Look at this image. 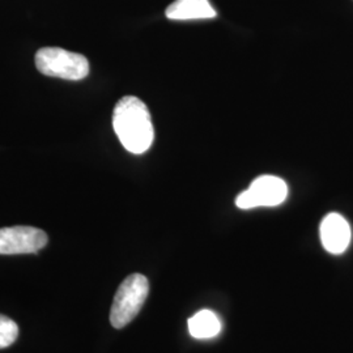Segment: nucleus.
Returning <instances> with one entry per match:
<instances>
[{
  "label": "nucleus",
  "mask_w": 353,
  "mask_h": 353,
  "mask_svg": "<svg viewBox=\"0 0 353 353\" xmlns=\"http://www.w3.org/2000/svg\"><path fill=\"white\" fill-rule=\"evenodd\" d=\"M150 293L145 276L132 274L122 281L114 296L110 310V323L114 328H123L139 314Z\"/></svg>",
  "instance_id": "nucleus-2"
},
{
  "label": "nucleus",
  "mask_w": 353,
  "mask_h": 353,
  "mask_svg": "<svg viewBox=\"0 0 353 353\" xmlns=\"http://www.w3.org/2000/svg\"><path fill=\"white\" fill-rule=\"evenodd\" d=\"M115 135L130 153L148 151L154 139V128L147 105L135 96H126L115 105L113 112Z\"/></svg>",
  "instance_id": "nucleus-1"
},
{
  "label": "nucleus",
  "mask_w": 353,
  "mask_h": 353,
  "mask_svg": "<svg viewBox=\"0 0 353 353\" xmlns=\"http://www.w3.org/2000/svg\"><path fill=\"white\" fill-rule=\"evenodd\" d=\"M321 241L326 252L334 255L343 254L351 242V227L348 221L339 214H328L319 228Z\"/></svg>",
  "instance_id": "nucleus-6"
},
{
  "label": "nucleus",
  "mask_w": 353,
  "mask_h": 353,
  "mask_svg": "<svg viewBox=\"0 0 353 353\" xmlns=\"http://www.w3.org/2000/svg\"><path fill=\"white\" fill-rule=\"evenodd\" d=\"M36 67L43 75L63 80H83L89 75L88 59L61 48H42L36 54Z\"/></svg>",
  "instance_id": "nucleus-3"
},
{
  "label": "nucleus",
  "mask_w": 353,
  "mask_h": 353,
  "mask_svg": "<svg viewBox=\"0 0 353 353\" xmlns=\"http://www.w3.org/2000/svg\"><path fill=\"white\" fill-rule=\"evenodd\" d=\"M287 183L275 176L255 178L249 189L242 191L236 198V205L241 210H252L256 207H275L287 199Z\"/></svg>",
  "instance_id": "nucleus-4"
},
{
  "label": "nucleus",
  "mask_w": 353,
  "mask_h": 353,
  "mask_svg": "<svg viewBox=\"0 0 353 353\" xmlns=\"http://www.w3.org/2000/svg\"><path fill=\"white\" fill-rule=\"evenodd\" d=\"M221 330L219 316L211 310H201L189 319L190 335L195 339H210Z\"/></svg>",
  "instance_id": "nucleus-8"
},
{
  "label": "nucleus",
  "mask_w": 353,
  "mask_h": 353,
  "mask_svg": "<svg viewBox=\"0 0 353 353\" xmlns=\"http://www.w3.org/2000/svg\"><path fill=\"white\" fill-rule=\"evenodd\" d=\"M19 336L17 323L8 316L0 314V350L12 345Z\"/></svg>",
  "instance_id": "nucleus-9"
},
{
  "label": "nucleus",
  "mask_w": 353,
  "mask_h": 353,
  "mask_svg": "<svg viewBox=\"0 0 353 353\" xmlns=\"http://www.w3.org/2000/svg\"><path fill=\"white\" fill-rule=\"evenodd\" d=\"M170 20H208L216 17V11L210 0H176L165 11Z\"/></svg>",
  "instance_id": "nucleus-7"
},
{
  "label": "nucleus",
  "mask_w": 353,
  "mask_h": 353,
  "mask_svg": "<svg viewBox=\"0 0 353 353\" xmlns=\"http://www.w3.org/2000/svg\"><path fill=\"white\" fill-rule=\"evenodd\" d=\"M48 234L34 227L1 228L0 229V255L37 254L48 245Z\"/></svg>",
  "instance_id": "nucleus-5"
}]
</instances>
